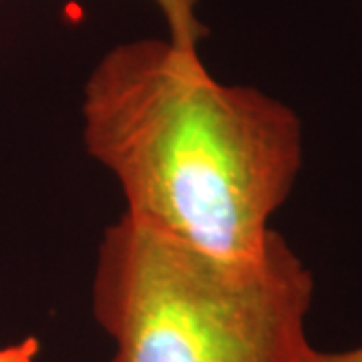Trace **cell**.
Segmentation results:
<instances>
[{
	"label": "cell",
	"mask_w": 362,
	"mask_h": 362,
	"mask_svg": "<svg viewBox=\"0 0 362 362\" xmlns=\"http://www.w3.org/2000/svg\"><path fill=\"white\" fill-rule=\"evenodd\" d=\"M312 362H362V346L350 350H340V352H322L316 350Z\"/></svg>",
	"instance_id": "cell-5"
},
{
	"label": "cell",
	"mask_w": 362,
	"mask_h": 362,
	"mask_svg": "<svg viewBox=\"0 0 362 362\" xmlns=\"http://www.w3.org/2000/svg\"><path fill=\"white\" fill-rule=\"evenodd\" d=\"M312 272L276 230L256 258L223 259L121 216L93 276L111 362H312Z\"/></svg>",
	"instance_id": "cell-2"
},
{
	"label": "cell",
	"mask_w": 362,
	"mask_h": 362,
	"mask_svg": "<svg viewBox=\"0 0 362 362\" xmlns=\"http://www.w3.org/2000/svg\"><path fill=\"white\" fill-rule=\"evenodd\" d=\"M168 26V39L187 51H199L207 26L199 16L202 0H153Z\"/></svg>",
	"instance_id": "cell-3"
},
{
	"label": "cell",
	"mask_w": 362,
	"mask_h": 362,
	"mask_svg": "<svg viewBox=\"0 0 362 362\" xmlns=\"http://www.w3.org/2000/svg\"><path fill=\"white\" fill-rule=\"evenodd\" d=\"M85 151L119 183L123 216L223 259L256 258L304 161L292 107L223 85L199 51L169 39L119 42L85 78Z\"/></svg>",
	"instance_id": "cell-1"
},
{
	"label": "cell",
	"mask_w": 362,
	"mask_h": 362,
	"mask_svg": "<svg viewBox=\"0 0 362 362\" xmlns=\"http://www.w3.org/2000/svg\"><path fill=\"white\" fill-rule=\"evenodd\" d=\"M361 2H362V0H361Z\"/></svg>",
	"instance_id": "cell-6"
},
{
	"label": "cell",
	"mask_w": 362,
	"mask_h": 362,
	"mask_svg": "<svg viewBox=\"0 0 362 362\" xmlns=\"http://www.w3.org/2000/svg\"><path fill=\"white\" fill-rule=\"evenodd\" d=\"M39 338L28 337L16 344L0 349V362H35L39 356Z\"/></svg>",
	"instance_id": "cell-4"
}]
</instances>
